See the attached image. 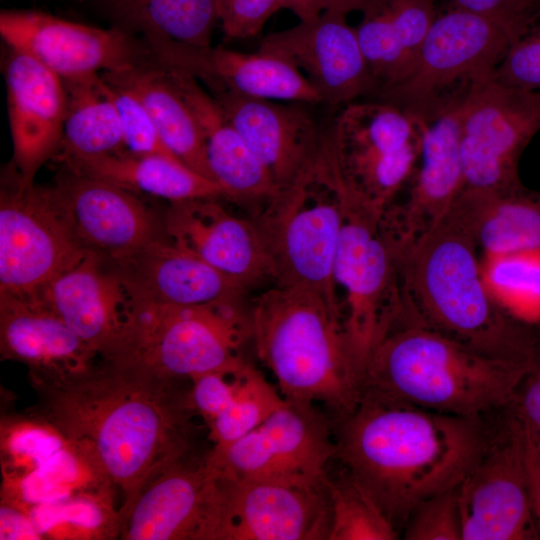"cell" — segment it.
<instances>
[{"label": "cell", "instance_id": "cell-1", "mask_svg": "<svg viewBox=\"0 0 540 540\" xmlns=\"http://www.w3.org/2000/svg\"><path fill=\"white\" fill-rule=\"evenodd\" d=\"M29 380L41 420L120 490L119 523L143 489L189 453L190 381L105 360L58 380Z\"/></svg>", "mask_w": 540, "mask_h": 540}, {"label": "cell", "instance_id": "cell-2", "mask_svg": "<svg viewBox=\"0 0 540 540\" xmlns=\"http://www.w3.org/2000/svg\"><path fill=\"white\" fill-rule=\"evenodd\" d=\"M332 422L335 458L396 529L420 503L457 487L491 441L482 418L365 393Z\"/></svg>", "mask_w": 540, "mask_h": 540}, {"label": "cell", "instance_id": "cell-3", "mask_svg": "<svg viewBox=\"0 0 540 540\" xmlns=\"http://www.w3.org/2000/svg\"><path fill=\"white\" fill-rule=\"evenodd\" d=\"M394 256L402 302L423 323L482 354L532 361L538 332L507 316L488 295L471 214L461 198Z\"/></svg>", "mask_w": 540, "mask_h": 540}, {"label": "cell", "instance_id": "cell-4", "mask_svg": "<svg viewBox=\"0 0 540 540\" xmlns=\"http://www.w3.org/2000/svg\"><path fill=\"white\" fill-rule=\"evenodd\" d=\"M530 364L477 352L402 305L368 358L361 394L482 418L509 408Z\"/></svg>", "mask_w": 540, "mask_h": 540}, {"label": "cell", "instance_id": "cell-5", "mask_svg": "<svg viewBox=\"0 0 540 540\" xmlns=\"http://www.w3.org/2000/svg\"><path fill=\"white\" fill-rule=\"evenodd\" d=\"M250 310L251 342L285 399L320 403L334 419L355 409L362 375L340 312L312 290L274 285L252 300Z\"/></svg>", "mask_w": 540, "mask_h": 540}, {"label": "cell", "instance_id": "cell-6", "mask_svg": "<svg viewBox=\"0 0 540 540\" xmlns=\"http://www.w3.org/2000/svg\"><path fill=\"white\" fill-rule=\"evenodd\" d=\"M344 190L329 130L295 178L252 220L272 266L273 285L312 290L341 314L333 271Z\"/></svg>", "mask_w": 540, "mask_h": 540}, {"label": "cell", "instance_id": "cell-7", "mask_svg": "<svg viewBox=\"0 0 540 540\" xmlns=\"http://www.w3.org/2000/svg\"><path fill=\"white\" fill-rule=\"evenodd\" d=\"M251 339V310L244 297L189 306L131 300L124 332L103 359L190 381L242 368L247 363L242 349Z\"/></svg>", "mask_w": 540, "mask_h": 540}, {"label": "cell", "instance_id": "cell-8", "mask_svg": "<svg viewBox=\"0 0 540 540\" xmlns=\"http://www.w3.org/2000/svg\"><path fill=\"white\" fill-rule=\"evenodd\" d=\"M517 38L496 20L449 7L432 23L408 77L378 100L429 121L493 77Z\"/></svg>", "mask_w": 540, "mask_h": 540}, {"label": "cell", "instance_id": "cell-9", "mask_svg": "<svg viewBox=\"0 0 540 540\" xmlns=\"http://www.w3.org/2000/svg\"><path fill=\"white\" fill-rule=\"evenodd\" d=\"M480 274L493 303L529 326L540 322V193L522 187L465 192Z\"/></svg>", "mask_w": 540, "mask_h": 540}, {"label": "cell", "instance_id": "cell-10", "mask_svg": "<svg viewBox=\"0 0 540 540\" xmlns=\"http://www.w3.org/2000/svg\"><path fill=\"white\" fill-rule=\"evenodd\" d=\"M382 216L345 184L333 275L336 287L345 292L343 325L362 377L373 348L402 306L397 264Z\"/></svg>", "mask_w": 540, "mask_h": 540}, {"label": "cell", "instance_id": "cell-11", "mask_svg": "<svg viewBox=\"0 0 540 540\" xmlns=\"http://www.w3.org/2000/svg\"><path fill=\"white\" fill-rule=\"evenodd\" d=\"M424 124L380 100L343 106L330 130L346 185L384 212L416 170Z\"/></svg>", "mask_w": 540, "mask_h": 540}, {"label": "cell", "instance_id": "cell-12", "mask_svg": "<svg viewBox=\"0 0 540 540\" xmlns=\"http://www.w3.org/2000/svg\"><path fill=\"white\" fill-rule=\"evenodd\" d=\"M335 457L333 422L314 404L285 399L258 427L214 446L205 459L228 479L324 486Z\"/></svg>", "mask_w": 540, "mask_h": 540}, {"label": "cell", "instance_id": "cell-13", "mask_svg": "<svg viewBox=\"0 0 540 540\" xmlns=\"http://www.w3.org/2000/svg\"><path fill=\"white\" fill-rule=\"evenodd\" d=\"M539 130V93L494 76L476 84L460 106L464 190L504 193L523 187L519 159Z\"/></svg>", "mask_w": 540, "mask_h": 540}, {"label": "cell", "instance_id": "cell-14", "mask_svg": "<svg viewBox=\"0 0 540 540\" xmlns=\"http://www.w3.org/2000/svg\"><path fill=\"white\" fill-rule=\"evenodd\" d=\"M89 253L49 206L42 186L9 175L0 193V294L32 296Z\"/></svg>", "mask_w": 540, "mask_h": 540}, {"label": "cell", "instance_id": "cell-15", "mask_svg": "<svg viewBox=\"0 0 540 540\" xmlns=\"http://www.w3.org/2000/svg\"><path fill=\"white\" fill-rule=\"evenodd\" d=\"M462 540H531L533 514L520 423L510 409L504 429L457 486Z\"/></svg>", "mask_w": 540, "mask_h": 540}, {"label": "cell", "instance_id": "cell-16", "mask_svg": "<svg viewBox=\"0 0 540 540\" xmlns=\"http://www.w3.org/2000/svg\"><path fill=\"white\" fill-rule=\"evenodd\" d=\"M0 34L6 46L27 53L62 79L153 60L144 40L119 26L102 29L39 10H2Z\"/></svg>", "mask_w": 540, "mask_h": 540}, {"label": "cell", "instance_id": "cell-17", "mask_svg": "<svg viewBox=\"0 0 540 540\" xmlns=\"http://www.w3.org/2000/svg\"><path fill=\"white\" fill-rule=\"evenodd\" d=\"M330 524L329 483L233 480L218 474L212 540H328Z\"/></svg>", "mask_w": 540, "mask_h": 540}, {"label": "cell", "instance_id": "cell-18", "mask_svg": "<svg viewBox=\"0 0 540 540\" xmlns=\"http://www.w3.org/2000/svg\"><path fill=\"white\" fill-rule=\"evenodd\" d=\"M44 196L75 242L103 260L121 259L159 238L154 216L131 191L67 168Z\"/></svg>", "mask_w": 540, "mask_h": 540}, {"label": "cell", "instance_id": "cell-19", "mask_svg": "<svg viewBox=\"0 0 540 540\" xmlns=\"http://www.w3.org/2000/svg\"><path fill=\"white\" fill-rule=\"evenodd\" d=\"M141 35L157 65L202 82L210 94L227 92L273 101L321 102L307 78L277 54L185 44L153 29L143 30Z\"/></svg>", "mask_w": 540, "mask_h": 540}, {"label": "cell", "instance_id": "cell-20", "mask_svg": "<svg viewBox=\"0 0 540 540\" xmlns=\"http://www.w3.org/2000/svg\"><path fill=\"white\" fill-rule=\"evenodd\" d=\"M258 49L277 54L295 66L322 103L343 107L367 94H376L377 85L355 27L341 12L324 10L314 20L270 33Z\"/></svg>", "mask_w": 540, "mask_h": 540}, {"label": "cell", "instance_id": "cell-21", "mask_svg": "<svg viewBox=\"0 0 540 540\" xmlns=\"http://www.w3.org/2000/svg\"><path fill=\"white\" fill-rule=\"evenodd\" d=\"M462 100L450 103L425 121L418 165L408 183V198L401 205L391 204L383 213V231L395 252L407 248L435 226L464 190Z\"/></svg>", "mask_w": 540, "mask_h": 540}, {"label": "cell", "instance_id": "cell-22", "mask_svg": "<svg viewBox=\"0 0 540 540\" xmlns=\"http://www.w3.org/2000/svg\"><path fill=\"white\" fill-rule=\"evenodd\" d=\"M6 48L3 68L13 144L10 174L19 186L28 187L59 150L66 91L62 78L49 68L23 51Z\"/></svg>", "mask_w": 540, "mask_h": 540}, {"label": "cell", "instance_id": "cell-23", "mask_svg": "<svg viewBox=\"0 0 540 540\" xmlns=\"http://www.w3.org/2000/svg\"><path fill=\"white\" fill-rule=\"evenodd\" d=\"M219 199L170 202L163 222L166 235L247 290L272 281V266L253 221L232 215Z\"/></svg>", "mask_w": 540, "mask_h": 540}, {"label": "cell", "instance_id": "cell-24", "mask_svg": "<svg viewBox=\"0 0 540 540\" xmlns=\"http://www.w3.org/2000/svg\"><path fill=\"white\" fill-rule=\"evenodd\" d=\"M218 473L186 459L153 479L122 518L127 540H211Z\"/></svg>", "mask_w": 540, "mask_h": 540}, {"label": "cell", "instance_id": "cell-25", "mask_svg": "<svg viewBox=\"0 0 540 540\" xmlns=\"http://www.w3.org/2000/svg\"><path fill=\"white\" fill-rule=\"evenodd\" d=\"M104 261L136 303L201 305L243 298L248 291L200 258L160 238L126 257Z\"/></svg>", "mask_w": 540, "mask_h": 540}, {"label": "cell", "instance_id": "cell-26", "mask_svg": "<svg viewBox=\"0 0 540 540\" xmlns=\"http://www.w3.org/2000/svg\"><path fill=\"white\" fill-rule=\"evenodd\" d=\"M211 96L267 169L277 189L295 178L322 142L324 132L300 105L227 92Z\"/></svg>", "mask_w": 540, "mask_h": 540}, {"label": "cell", "instance_id": "cell-27", "mask_svg": "<svg viewBox=\"0 0 540 540\" xmlns=\"http://www.w3.org/2000/svg\"><path fill=\"white\" fill-rule=\"evenodd\" d=\"M0 353L45 381L85 371L98 355L39 296L11 294H0Z\"/></svg>", "mask_w": 540, "mask_h": 540}, {"label": "cell", "instance_id": "cell-28", "mask_svg": "<svg viewBox=\"0 0 540 540\" xmlns=\"http://www.w3.org/2000/svg\"><path fill=\"white\" fill-rule=\"evenodd\" d=\"M36 295L102 357L124 332L130 296L115 272L95 254L89 253Z\"/></svg>", "mask_w": 540, "mask_h": 540}, {"label": "cell", "instance_id": "cell-29", "mask_svg": "<svg viewBox=\"0 0 540 540\" xmlns=\"http://www.w3.org/2000/svg\"><path fill=\"white\" fill-rule=\"evenodd\" d=\"M200 127L210 172L230 200L267 201L277 187L210 93L189 75L168 70Z\"/></svg>", "mask_w": 540, "mask_h": 540}, {"label": "cell", "instance_id": "cell-30", "mask_svg": "<svg viewBox=\"0 0 540 540\" xmlns=\"http://www.w3.org/2000/svg\"><path fill=\"white\" fill-rule=\"evenodd\" d=\"M362 13L355 30L377 95L413 70L438 15L436 0H367Z\"/></svg>", "mask_w": 540, "mask_h": 540}, {"label": "cell", "instance_id": "cell-31", "mask_svg": "<svg viewBox=\"0 0 540 540\" xmlns=\"http://www.w3.org/2000/svg\"><path fill=\"white\" fill-rule=\"evenodd\" d=\"M101 76L108 83L130 91L141 101L164 144L179 161L215 181L208 166L200 127L164 68L152 60L127 70L102 72Z\"/></svg>", "mask_w": 540, "mask_h": 540}, {"label": "cell", "instance_id": "cell-32", "mask_svg": "<svg viewBox=\"0 0 540 540\" xmlns=\"http://www.w3.org/2000/svg\"><path fill=\"white\" fill-rule=\"evenodd\" d=\"M65 168L170 202L196 198H226L223 188L177 159L127 150L61 161Z\"/></svg>", "mask_w": 540, "mask_h": 540}, {"label": "cell", "instance_id": "cell-33", "mask_svg": "<svg viewBox=\"0 0 540 540\" xmlns=\"http://www.w3.org/2000/svg\"><path fill=\"white\" fill-rule=\"evenodd\" d=\"M66 91L59 161L126 150L118 109L101 74L62 79Z\"/></svg>", "mask_w": 540, "mask_h": 540}, {"label": "cell", "instance_id": "cell-34", "mask_svg": "<svg viewBox=\"0 0 540 540\" xmlns=\"http://www.w3.org/2000/svg\"><path fill=\"white\" fill-rule=\"evenodd\" d=\"M117 25L131 33L153 29L195 46L211 45L217 0H105Z\"/></svg>", "mask_w": 540, "mask_h": 540}, {"label": "cell", "instance_id": "cell-35", "mask_svg": "<svg viewBox=\"0 0 540 540\" xmlns=\"http://www.w3.org/2000/svg\"><path fill=\"white\" fill-rule=\"evenodd\" d=\"M284 401L279 389L248 363L231 402L207 424L209 438L214 446L230 444L258 427Z\"/></svg>", "mask_w": 540, "mask_h": 540}, {"label": "cell", "instance_id": "cell-36", "mask_svg": "<svg viewBox=\"0 0 540 540\" xmlns=\"http://www.w3.org/2000/svg\"><path fill=\"white\" fill-rule=\"evenodd\" d=\"M328 540H395L399 534L368 493L348 474L329 480Z\"/></svg>", "mask_w": 540, "mask_h": 540}, {"label": "cell", "instance_id": "cell-37", "mask_svg": "<svg viewBox=\"0 0 540 540\" xmlns=\"http://www.w3.org/2000/svg\"><path fill=\"white\" fill-rule=\"evenodd\" d=\"M406 540H462L457 487L420 503L410 514L403 532Z\"/></svg>", "mask_w": 540, "mask_h": 540}, {"label": "cell", "instance_id": "cell-38", "mask_svg": "<svg viewBox=\"0 0 540 540\" xmlns=\"http://www.w3.org/2000/svg\"><path fill=\"white\" fill-rule=\"evenodd\" d=\"M108 84L120 115L126 150L134 154H155L177 159L164 144L141 101L130 91Z\"/></svg>", "mask_w": 540, "mask_h": 540}, {"label": "cell", "instance_id": "cell-39", "mask_svg": "<svg viewBox=\"0 0 540 540\" xmlns=\"http://www.w3.org/2000/svg\"><path fill=\"white\" fill-rule=\"evenodd\" d=\"M494 77L511 87L525 90L540 88V21H534L511 44Z\"/></svg>", "mask_w": 540, "mask_h": 540}, {"label": "cell", "instance_id": "cell-40", "mask_svg": "<svg viewBox=\"0 0 540 540\" xmlns=\"http://www.w3.org/2000/svg\"><path fill=\"white\" fill-rule=\"evenodd\" d=\"M282 8L283 0H217L218 21L228 40L256 36Z\"/></svg>", "mask_w": 540, "mask_h": 540}, {"label": "cell", "instance_id": "cell-41", "mask_svg": "<svg viewBox=\"0 0 540 540\" xmlns=\"http://www.w3.org/2000/svg\"><path fill=\"white\" fill-rule=\"evenodd\" d=\"M242 368L234 372H209L190 380L189 399L196 415L211 422L231 402L239 383Z\"/></svg>", "mask_w": 540, "mask_h": 540}, {"label": "cell", "instance_id": "cell-42", "mask_svg": "<svg viewBox=\"0 0 540 540\" xmlns=\"http://www.w3.org/2000/svg\"><path fill=\"white\" fill-rule=\"evenodd\" d=\"M537 0H450L452 8L463 9L496 20L520 37L535 21Z\"/></svg>", "mask_w": 540, "mask_h": 540}, {"label": "cell", "instance_id": "cell-43", "mask_svg": "<svg viewBox=\"0 0 540 540\" xmlns=\"http://www.w3.org/2000/svg\"><path fill=\"white\" fill-rule=\"evenodd\" d=\"M510 409L540 436V332L534 355Z\"/></svg>", "mask_w": 540, "mask_h": 540}, {"label": "cell", "instance_id": "cell-44", "mask_svg": "<svg viewBox=\"0 0 540 540\" xmlns=\"http://www.w3.org/2000/svg\"><path fill=\"white\" fill-rule=\"evenodd\" d=\"M517 418L520 423L531 506L540 532V436L528 427L518 416Z\"/></svg>", "mask_w": 540, "mask_h": 540}, {"label": "cell", "instance_id": "cell-45", "mask_svg": "<svg viewBox=\"0 0 540 540\" xmlns=\"http://www.w3.org/2000/svg\"><path fill=\"white\" fill-rule=\"evenodd\" d=\"M40 536L34 522L26 514L2 502L0 539H40Z\"/></svg>", "mask_w": 540, "mask_h": 540}, {"label": "cell", "instance_id": "cell-46", "mask_svg": "<svg viewBox=\"0 0 540 540\" xmlns=\"http://www.w3.org/2000/svg\"><path fill=\"white\" fill-rule=\"evenodd\" d=\"M283 3L300 21L314 20L324 11V0H283Z\"/></svg>", "mask_w": 540, "mask_h": 540}, {"label": "cell", "instance_id": "cell-47", "mask_svg": "<svg viewBox=\"0 0 540 540\" xmlns=\"http://www.w3.org/2000/svg\"><path fill=\"white\" fill-rule=\"evenodd\" d=\"M367 0H324V10H333L347 15L351 11H362Z\"/></svg>", "mask_w": 540, "mask_h": 540}, {"label": "cell", "instance_id": "cell-48", "mask_svg": "<svg viewBox=\"0 0 540 540\" xmlns=\"http://www.w3.org/2000/svg\"><path fill=\"white\" fill-rule=\"evenodd\" d=\"M76 1H83V0H76Z\"/></svg>", "mask_w": 540, "mask_h": 540}]
</instances>
